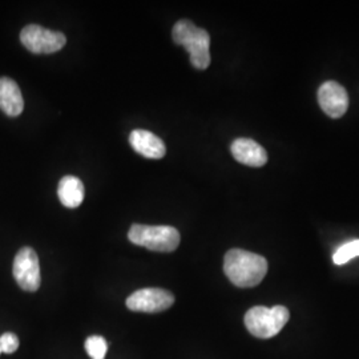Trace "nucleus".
<instances>
[{"label": "nucleus", "mask_w": 359, "mask_h": 359, "mask_svg": "<svg viewBox=\"0 0 359 359\" xmlns=\"http://www.w3.org/2000/svg\"><path fill=\"white\" fill-rule=\"evenodd\" d=\"M318 103L322 111L332 117L339 118L346 114L348 95L346 90L337 81H326L318 90Z\"/></svg>", "instance_id": "6e6552de"}, {"label": "nucleus", "mask_w": 359, "mask_h": 359, "mask_svg": "<svg viewBox=\"0 0 359 359\" xmlns=\"http://www.w3.org/2000/svg\"><path fill=\"white\" fill-rule=\"evenodd\" d=\"M23 109L25 99L16 81L10 77H0V111L10 117H16Z\"/></svg>", "instance_id": "9b49d317"}, {"label": "nucleus", "mask_w": 359, "mask_h": 359, "mask_svg": "<svg viewBox=\"0 0 359 359\" xmlns=\"http://www.w3.org/2000/svg\"><path fill=\"white\" fill-rule=\"evenodd\" d=\"M13 278L25 292L34 293L40 287V265L36 252L32 248H22L15 256Z\"/></svg>", "instance_id": "423d86ee"}, {"label": "nucleus", "mask_w": 359, "mask_h": 359, "mask_svg": "<svg viewBox=\"0 0 359 359\" xmlns=\"http://www.w3.org/2000/svg\"><path fill=\"white\" fill-rule=\"evenodd\" d=\"M127 308L140 313H160L175 304V295L160 287L140 289L127 298Z\"/></svg>", "instance_id": "0eeeda50"}, {"label": "nucleus", "mask_w": 359, "mask_h": 359, "mask_svg": "<svg viewBox=\"0 0 359 359\" xmlns=\"http://www.w3.org/2000/svg\"><path fill=\"white\" fill-rule=\"evenodd\" d=\"M359 256V240L350 241L347 244L342 245L341 248L337 249L334 253L333 261L335 265H344L348 262L350 259Z\"/></svg>", "instance_id": "ddd939ff"}, {"label": "nucleus", "mask_w": 359, "mask_h": 359, "mask_svg": "<svg viewBox=\"0 0 359 359\" xmlns=\"http://www.w3.org/2000/svg\"><path fill=\"white\" fill-rule=\"evenodd\" d=\"M231 152L238 163L248 167H264L268 163V154L264 147L252 139H236L231 142Z\"/></svg>", "instance_id": "9d476101"}, {"label": "nucleus", "mask_w": 359, "mask_h": 359, "mask_svg": "<svg viewBox=\"0 0 359 359\" xmlns=\"http://www.w3.org/2000/svg\"><path fill=\"white\" fill-rule=\"evenodd\" d=\"M129 241L154 252L170 253L180 245V233L173 226L142 225L135 224L128 231Z\"/></svg>", "instance_id": "20e7f679"}, {"label": "nucleus", "mask_w": 359, "mask_h": 359, "mask_svg": "<svg viewBox=\"0 0 359 359\" xmlns=\"http://www.w3.org/2000/svg\"><path fill=\"white\" fill-rule=\"evenodd\" d=\"M20 41L28 51L43 55L60 51L67 43V38L63 32L51 31L38 25H29L22 29Z\"/></svg>", "instance_id": "39448f33"}, {"label": "nucleus", "mask_w": 359, "mask_h": 359, "mask_svg": "<svg viewBox=\"0 0 359 359\" xmlns=\"http://www.w3.org/2000/svg\"><path fill=\"white\" fill-rule=\"evenodd\" d=\"M289 309L277 305L274 308L255 306L245 314V326L249 333L261 339L276 337L289 322Z\"/></svg>", "instance_id": "7ed1b4c3"}, {"label": "nucleus", "mask_w": 359, "mask_h": 359, "mask_svg": "<svg viewBox=\"0 0 359 359\" xmlns=\"http://www.w3.org/2000/svg\"><path fill=\"white\" fill-rule=\"evenodd\" d=\"M86 351L90 358L104 359V357L107 355V351H108L107 341L104 339L103 337H99V335L90 337L86 341Z\"/></svg>", "instance_id": "4468645a"}, {"label": "nucleus", "mask_w": 359, "mask_h": 359, "mask_svg": "<svg viewBox=\"0 0 359 359\" xmlns=\"http://www.w3.org/2000/svg\"><path fill=\"white\" fill-rule=\"evenodd\" d=\"M84 184L76 176H65L60 180L57 187V196L60 203L69 209H75L77 206L81 205L84 200Z\"/></svg>", "instance_id": "f8f14e48"}, {"label": "nucleus", "mask_w": 359, "mask_h": 359, "mask_svg": "<svg viewBox=\"0 0 359 359\" xmlns=\"http://www.w3.org/2000/svg\"><path fill=\"white\" fill-rule=\"evenodd\" d=\"M224 271L233 285L238 287H253L265 278L268 261L256 253L231 249L224 258Z\"/></svg>", "instance_id": "f257e3e1"}, {"label": "nucleus", "mask_w": 359, "mask_h": 359, "mask_svg": "<svg viewBox=\"0 0 359 359\" xmlns=\"http://www.w3.org/2000/svg\"><path fill=\"white\" fill-rule=\"evenodd\" d=\"M19 347V339L13 333H4L0 337V350L6 354H13Z\"/></svg>", "instance_id": "2eb2a0df"}, {"label": "nucleus", "mask_w": 359, "mask_h": 359, "mask_svg": "<svg viewBox=\"0 0 359 359\" xmlns=\"http://www.w3.org/2000/svg\"><path fill=\"white\" fill-rule=\"evenodd\" d=\"M173 41L182 46L191 56V65L200 71L210 65V36L208 31L196 26L191 20H179L172 29Z\"/></svg>", "instance_id": "f03ea898"}, {"label": "nucleus", "mask_w": 359, "mask_h": 359, "mask_svg": "<svg viewBox=\"0 0 359 359\" xmlns=\"http://www.w3.org/2000/svg\"><path fill=\"white\" fill-rule=\"evenodd\" d=\"M0 354H1V350H0Z\"/></svg>", "instance_id": "dca6fc26"}, {"label": "nucleus", "mask_w": 359, "mask_h": 359, "mask_svg": "<svg viewBox=\"0 0 359 359\" xmlns=\"http://www.w3.org/2000/svg\"><path fill=\"white\" fill-rule=\"evenodd\" d=\"M129 144L137 154L147 158H163L167 154L165 142L149 130L136 129L129 135Z\"/></svg>", "instance_id": "1a4fd4ad"}]
</instances>
